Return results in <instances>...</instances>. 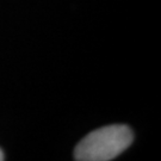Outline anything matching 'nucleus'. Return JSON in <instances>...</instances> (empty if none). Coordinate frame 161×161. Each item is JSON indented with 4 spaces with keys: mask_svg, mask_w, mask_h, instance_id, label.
<instances>
[{
    "mask_svg": "<svg viewBox=\"0 0 161 161\" xmlns=\"http://www.w3.org/2000/svg\"><path fill=\"white\" fill-rule=\"evenodd\" d=\"M134 134L127 125H109L97 129L75 147L79 161H109L122 154L131 144Z\"/></svg>",
    "mask_w": 161,
    "mask_h": 161,
    "instance_id": "f257e3e1",
    "label": "nucleus"
},
{
    "mask_svg": "<svg viewBox=\"0 0 161 161\" xmlns=\"http://www.w3.org/2000/svg\"><path fill=\"white\" fill-rule=\"evenodd\" d=\"M5 159V156H4V153H3V150L0 149V161H3Z\"/></svg>",
    "mask_w": 161,
    "mask_h": 161,
    "instance_id": "f03ea898",
    "label": "nucleus"
}]
</instances>
